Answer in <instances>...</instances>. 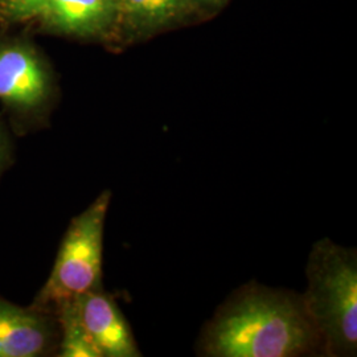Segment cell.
I'll return each mask as SVG.
<instances>
[{"mask_svg":"<svg viewBox=\"0 0 357 357\" xmlns=\"http://www.w3.org/2000/svg\"><path fill=\"white\" fill-rule=\"evenodd\" d=\"M72 303L98 357L142 356L128 320L102 287L77 296Z\"/></svg>","mask_w":357,"mask_h":357,"instance_id":"5","label":"cell"},{"mask_svg":"<svg viewBox=\"0 0 357 357\" xmlns=\"http://www.w3.org/2000/svg\"><path fill=\"white\" fill-rule=\"evenodd\" d=\"M197 355L324 356V351L302 294L252 282L236 290L217 308L200 335Z\"/></svg>","mask_w":357,"mask_h":357,"instance_id":"1","label":"cell"},{"mask_svg":"<svg viewBox=\"0 0 357 357\" xmlns=\"http://www.w3.org/2000/svg\"><path fill=\"white\" fill-rule=\"evenodd\" d=\"M8 162H10V149H8V143L6 139V135L0 128V175L8 165Z\"/></svg>","mask_w":357,"mask_h":357,"instance_id":"10","label":"cell"},{"mask_svg":"<svg viewBox=\"0 0 357 357\" xmlns=\"http://www.w3.org/2000/svg\"><path fill=\"white\" fill-rule=\"evenodd\" d=\"M306 277L302 299L319 332L324 356H356V249L319 240L308 255Z\"/></svg>","mask_w":357,"mask_h":357,"instance_id":"2","label":"cell"},{"mask_svg":"<svg viewBox=\"0 0 357 357\" xmlns=\"http://www.w3.org/2000/svg\"><path fill=\"white\" fill-rule=\"evenodd\" d=\"M110 200L112 192H102L70 221L51 274L32 307L54 314L65 302L102 287L103 233Z\"/></svg>","mask_w":357,"mask_h":357,"instance_id":"3","label":"cell"},{"mask_svg":"<svg viewBox=\"0 0 357 357\" xmlns=\"http://www.w3.org/2000/svg\"><path fill=\"white\" fill-rule=\"evenodd\" d=\"M51 76L26 45L0 48V101L17 113L40 110L51 96Z\"/></svg>","mask_w":357,"mask_h":357,"instance_id":"4","label":"cell"},{"mask_svg":"<svg viewBox=\"0 0 357 357\" xmlns=\"http://www.w3.org/2000/svg\"><path fill=\"white\" fill-rule=\"evenodd\" d=\"M184 0H122L126 13L143 20L163 22L178 13Z\"/></svg>","mask_w":357,"mask_h":357,"instance_id":"8","label":"cell"},{"mask_svg":"<svg viewBox=\"0 0 357 357\" xmlns=\"http://www.w3.org/2000/svg\"><path fill=\"white\" fill-rule=\"evenodd\" d=\"M54 314L16 306L0 298V357L44 356L59 348Z\"/></svg>","mask_w":357,"mask_h":357,"instance_id":"6","label":"cell"},{"mask_svg":"<svg viewBox=\"0 0 357 357\" xmlns=\"http://www.w3.org/2000/svg\"><path fill=\"white\" fill-rule=\"evenodd\" d=\"M113 13V0H47L40 13L65 32L91 33L106 26Z\"/></svg>","mask_w":357,"mask_h":357,"instance_id":"7","label":"cell"},{"mask_svg":"<svg viewBox=\"0 0 357 357\" xmlns=\"http://www.w3.org/2000/svg\"><path fill=\"white\" fill-rule=\"evenodd\" d=\"M47 0H0L6 11L17 16L26 17L41 13Z\"/></svg>","mask_w":357,"mask_h":357,"instance_id":"9","label":"cell"}]
</instances>
